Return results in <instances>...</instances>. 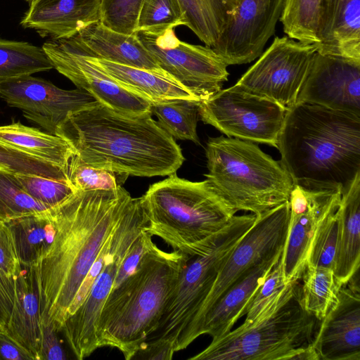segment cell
Returning a JSON list of instances; mask_svg holds the SVG:
<instances>
[{"label":"cell","instance_id":"cell-1","mask_svg":"<svg viewBox=\"0 0 360 360\" xmlns=\"http://www.w3.org/2000/svg\"><path fill=\"white\" fill-rule=\"evenodd\" d=\"M133 199L122 186L77 191L52 207L54 238L35 264L42 323L62 330L82 284Z\"/></svg>","mask_w":360,"mask_h":360},{"label":"cell","instance_id":"cell-2","mask_svg":"<svg viewBox=\"0 0 360 360\" xmlns=\"http://www.w3.org/2000/svg\"><path fill=\"white\" fill-rule=\"evenodd\" d=\"M55 135L86 165L129 175L176 173L185 158L152 113H124L99 102L68 115Z\"/></svg>","mask_w":360,"mask_h":360},{"label":"cell","instance_id":"cell-3","mask_svg":"<svg viewBox=\"0 0 360 360\" xmlns=\"http://www.w3.org/2000/svg\"><path fill=\"white\" fill-rule=\"evenodd\" d=\"M276 148L294 185L342 194L360 173V115L295 103L286 110Z\"/></svg>","mask_w":360,"mask_h":360},{"label":"cell","instance_id":"cell-4","mask_svg":"<svg viewBox=\"0 0 360 360\" xmlns=\"http://www.w3.org/2000/svg\"><path fill=\"white\" fill-rule=\"evenodd\" d=\"M189 258L179 251L165 252L153 243L134 271L110 292L98 321V348H117L131 360L158 330Z\"/></svg>","mask_w":360,"mask_h":360},{"label":"cell","instance_id":"cell-5","mask_svg":"<svg viewBox=\"0 0 360 360\" xmlns=\"http://www.w3.org/2000/svg\"><path fill=\"white\" fill-rule=\"evenodd\" d=\"M141 200L144 231L189 257L206 254L236 213L207 179L191 181L176 173L150 185Z\"/></svg>","mask_w":360,"mask_h":360},{"label":"cell","instance_id":"cell-6","mask_svg":"<svg viewBox=\"0 0 360 360\" xmlns=\"http://www.w3.org/2000/svg\"><path fill=\"white\" fill-rule=\"evenodd\" d=\"M205 154L207 180L236 212L248 211L259 217L289 200L294 186L289 174L254 142L211 138Z\"/></svg>","mask_w":360,"mask_h":360},{"label":"cell","instance_id":"cell-7","mask_svg":"<svg viewBox=\"0 0 360 360\" xmlns=\"http://www.w3.org/2000/svg\"><path fill=\"white\" fill-rule=\"evenodd\" d=\"M319 321L304 308L301 285L276 311L212 340L191 360H294L311 345Z\"/></svg>","mask_w":360,"mask_h":360},{"label":"cell","instance_id":"cell-8","mask_svg":"<svg viewBox=\"0 0 360 360\" xmlns=\"http://www.w3.org/2000/svg\"><path fill=\"white\" fill-rule=\"evenodd\" d=\"M255 219L253 214L234 215L206 254L190 257L167 303L158 330L148 340L169 339L174 348L207 297L223 264Z\"/></svg>","mask_w":360,"mask_h":360},{"label":"cell","instance_id":"cell-9","mask_svg":"<svg viewBox=\"0 0 360 360\" xmlns=\"http://www.w3.org/2000/svg\"><path fill=\"white\" fill-rule=\"evenodd\" d=\"M147 223L141 197L134 198L111 235L108 252L101 271L82 304L63 324L61 331L77 359L90 356L98 348L97 330L101 310L113 288L123 259Z\"/></svg>","mask_w":360,"mask_h":360},{"label":"cell","instance_id":"cell-10","mask_svg":"<svg viewBox=\"0 0 360 360\" xmlns=\"http://www.w3.org/2000/svg\"><path fill=\"white\" fill-rule=\"evenodd\" d=\"M289 219V201L256 217L252 226L221 267L207 297L175 344V352L188 347L187 340L193 330L205 314L233 284L256 265L283 251Z\"/></svg>","mask_w":360,"mask_h":360},{"label":"cell","instance_id":"cell-11","mask_svg":"<svg viewBox=\"0 0 360 360\" xmlns=\"http://www.w3.org/2000/svg\"><path fill=\"white\" fill-rule=\"evenodd\" d=\"M159 67L200 101L221 89L227 65L210 47L179 39L174 27L135 32Z\"/></svg>","mask_w":360,"mask_h":360},{"label":"cell","instance_id":"cell-12","mask_svg":"<svg viewBox=\"0 0 360 360\" xmlns=\"http://www.w3.org/2000/svg\"><path fill=\"white\" fill-rule=\"evenodd\" d=\"M286 109L236 84L199 104L202 121L228 137L277 146Z\"/></svg>","mask_w":360,"mask_h":360},{"label":"cell","instance_id":"cell-13","mask_svg":"<svg viewBox=\"0 0 360 360\" xmlns=\"http://www.w3.org/2000/svg\"><path fill=\"white\" fill-rule=\"evenodd\" d=\"M316 51L314 44L295 41L286 36L276 37L236 85L287 110L296 103Z\"/></svg>","mask_w":360,"mask_h":360},{"label":"cell","instance_id":"cell-14","mask_svg":"<svg viewBox=\"0 0 360 360\" xmlns=\"http://www.w3.org/2000/svg\"><path fill=\"white\" fill-rule=\"evenodd\" d=\"M0 97L48 133L55 134L69 114L96 103L93 96L79 89L65 90L51 82L23 75L0 82Z\"/></svg>","mask_w":360,"mask_h":360},{"label":"cell","instance_id":"cell-15","mask_svg":"<svg viewBox=\"0 0 360 360\" xmlns=\"http://www.w3.org/2000/svg\"><path fill=\"white\" fill-rule=\"evenodd\" d=\"M42 48L53 68L99 103L124 113H152L150 101L126 90L90 63L72 37L51 39Z\"/></svg>","mask_w":360,"mask_h":360},{"label":"cell","instance_id":"cell-16","mask_svg":"<svg viewBox=\"0 0 360 360\" xmlns=\"http://www.w3.org/2000/svg\"><path fill=\"white\" fill-rule=\"evenodd\" d=\"M283 0H237L233 15L213 50L227 65L249 63L274 34Z\"/></svg>","mask_w":360,"mask_h":360},{"label":"cell","instance_id":"cell-17","mask_svg":"<svg viewBox=\"0 0 360 360\" xmlns=\"http://www.w3.org/2000/svg\"><path fill=\"white\" fill-rule=\"evenodd\" d=\"M360 115V61L315 52L296 103Z\"/></svg>","mask_w":360,"mask_h":360},{"label":"cell","instance_id":"cell-18","mask_svg":"<svg viewBox=\"0 0 360 360\" xmlns=\"http://www.w3.org/2000/svg\"><path fill=\"white\" fill-rule=\"evenodd\" d=\"M341 197L340 192H313L294 185L288 200L290 219L281 255L287 283L301 279L319 223Z\"/></svg>","mask_w":360,"mask_h":360},{"label":"cell","instance_id":"cell-19","mask_svg":"<svg viewBox=\"0 0 360 360\" xmlns=\"http://www.w3.org/2000/svg\"><path fill=\"white\" fill-rule=\"evenodd\" d=\"M358 272L343 285L320 321L312 345L319 360H360V288Z\"/></svg>","mask_w":360,"mask_h":360},{"label":"cell","instance_id":"cell-20","mask_svg":"<svg viewBox=\"0 0 360 360\" xmlns=\"http://www.w3.org/2000/svg\"><path fill=\"white\" fill-rule=\"evenodd\" d=\"M283 251L262 261L233 284L205 314L187 340L188 346L199 336L207 334L212 340L231 330L259 288L278 262Z\"/></svg>","mask_w":360,"mask_h":360},{"label":"cell","instance_id":"cell-21","mask_svg":"<svg viewBox=\"0 0 360 360\" xmlns=\"http://www.w3.org/2000/svg\"><path fill=\"white\" fill-rule=\"evenodd\" d=\"M101 0H34L21 25L51 39L72 37L99 22Z\"/></svg>","mask_w":360,"mask_h":360},{"label":"cell","instance_id":"cell-22","mask_svg":"<svg viewBox=\"0 0 360 360\" xmlns=\"http://www.w3.org/2000/svg\"><path fill=\"white\" fill-rule=\"evenodd\" d=\"M14 284L13 304L5 332L34 360H40L41 304L36 265L20 263Z\"/></svg>","mask_w":360,"mask_h":360},{"label":"cell","instance_id":"cell-23","mask_svg":"<svg viewBox=\"0 0 360 360\" xmlns=\"http://www.w3.org/2000/svg\"><path fill=\"white\" fill-rule=\"evenodd\" d=\"M72 37L86 56L139 68L161 69L135 32L121 33L99 21Z\"/></svg>","mask_w":360,"mask_h":360},{"label":"cell","instance_id":"cell-24","mask_svg":"<svg viewBox=\"0 0 360 360\" xmlns=\"http://www.w3.org/2000/svg\"><path fill=\"white\" fill-rule=\"evenodd\" d=\"M314 44L321 54L360 61V0H326Z\"/></svg>","mask_w":360,"mask_h":360},{"label":"cell","instance_id":"cell-25","mask_svg":"<svg viewBox=\"0 0 360 360\" xmlns=\"http://www.w3.org/2000/svg\"><path fill=\"white\" fill-rule=\"evenodd\" d=\"M72 39L75 41L73 38ZM75 44L77 45L76 43ZM77 46L78 47L77 45ZM78 49L80 50L79 47ZM80 51L90 63L120 86L150 102L169 100L200 101L162 69L149 70L117 64L86 56L81 50Z\"/></svg>","mask_w":360,"mask_h":360},{"label":"cell","instance_id":"cell-26","mask_svg":"<svg viewBox=\"0 0 360 360\" xmlns=\"http://www.w3.org/2000/svg\"><path fill=\"white\" fill-rule=\"evenodd\" d=\"M360 264V173L342 194L340 229L334 274L341 287L359 271Z\"/></svg>","mask_w":360,"mask_h":360},{"label":"cell","instance_id":"cell-27","mask_svg":"<svg viewBox=\"0 0 360 360\" xmlns=\"http://www.w3.org/2000/svg\"><path fill=\"white\" fill-rule=\"evenodd\" d=\"M0 143L66 170L75 155L60 136L20 122L0 126Z\"/></svg>","mask_w":360,"mask_h":360},{"label":"cell","instance_id":"cell-28","mask_svg":"<svg viewBox=\"0 0 360 360\" xmlns=\"http://www.w3.org/2000/svg\"><path fill=\"white\" fill-rule=\"evenodd\" d=\"M20 263L36 264L48 250L55 235L52 208L6 222Z\"/></svg>","mask_w":360,"mask_h":360},{"label":"cell","instance_id":"cell-29","mask_svg":"<svg viewBox=\"0 0 360 360\" xmlns=\"http://www.w3.org/2000/svg\"><path fill=\"white\" fill-rule=\"evenodd\" d=\"M186 25L212 49L227 27L236 6L233 0H179Z\"/></svg>","mask_w":360,"mask_h":360},{"label":"cell","instance_id":"cell-30","mask_svg":"<svg viewBox=\"0 0 360 360\" xmlns=\"http://www.w3.org/2000/svg\"><path fill=\"white\" fill-rule=\"evenodd\" d=\"M300 285L299 281L285 282L281 257L250 301L242 325L249 326L273 314L295 294Z\"/></svg>","mask_w":360,"mask_h":360},{"label":"cell","instance_id":"cell-31","mask_svg":"<svg viewBox=\"0 0 360 360\" xmlns=\"http://www.w3.org/2000/svg\"><path fill=\"white\" fill-rule=\"evenodd\" d=\"M301 278L302 304L320 321L337 300L342 287L333 270L326 266L307 265Z\"/></svg>","mask_w":360,"mask_h":360},{"label":"cell","instance_id":"cell-32","mask_svg":"<svg viewBox=\"0 0 360 360\" xmlns=\"http://www.w3.org/2000/svg\"><path fill=\"white\" fill-rule=\"evenodd\" d=\"M53 68L42 47L25 41L0 39V82Z\"/></svg>","mask_w":360,"mask_h":360},{"label":"cell","instance_id":"cell-33","mask_svg":"<svg viewBox=\"0 0 360 360\" xmlns=\"http://www.w3.org/2000/svg\"><path fill=\"white\" fill-rule=\"evenodd\" d=\"M326 0H283L280 21L288 37L307 44L319 42Z\"/></svg>","mask_w":360,"mask_h":360},{"label":"cell","instance_id":"cell-34","mask_svg":"<svg viewBox=\"0 0 360 360\" xmlns=\"http://www.w3.org/2000/svg\"><path fill=\"white\" fill-rule=\"evenodd\" d=\"M200 101L169 100L151 102V112L159 126L174 139L199 144L197 122Z\"/></svg>","mask_w":360,"mask_h":360},{"label":"cell","instance_id":"cell-35","mask_svg":"<svg viewBox=\"0 0 360 360\" xmlns=\"http://www.w3.org/2000/svg\"><path fill=\"white\" fill-rule=\"evenodd\" d=\"M50 209L37 201L23 188L16 172L0 165V219L6 222Z\"/></svg>","mask_w":360,"mask_h":360},{"label":"cell","instance_id":"cell-36","mask_svg":"<svg viewBox=\"0 0 360 360\" xmlns=\"http://www.w3.org/2000/svg\"><path fill=\"white\" fill-rule=\"evenodd\" d=\"M334 203L319 223L310 248L307 265L330 268L334 271L340 229V204Z\"/></svg>","mask_w":360,"mask_h":360},{"label":"cell","instance_id":"cell-37","mask_svg":"<svg viewBox=\"0 0 360 360\" xmlns=\"http://www.w3.org/2000/svg\"><path fill=\"white\" fill-rule=\"evenodd\" d=\"M68 179L75 191L112 189L122 186L129 174L96 168L84 163L74 155L68 167Z\"/></svg>","mask_w":360,"mask_h":360},{"label":"cell","instance_id":"cell-38","mask_svg":"<svg viewBox=\"0 0 360 360\" xmlns=\"http://www.w3.org/2000/svg\"><path fill=\"white\" fill-rule=\"evenodd\" d=\"M186 25V17L179 0H143L136 30H154Z\"/></svg>","mask_w":360,"mask_h":360},{"label":"cell","instance_id":"cell-39","mask_svg":"<svg viewBox=\"0 0 360 360\" xmlns=\"http://www.w3.org/2000/svg\"><path fill=\"white\" fill-rule=\"evenodd\" d=\"M16 174L24 190L37 201L49 208L60 205L76 192L68 180L32 174Z\"/></svg>","mask_w":360,"mask_h":360},{"label":"cell","instance_id":"cell-40","mask_svg":"<svg viewBox=\"0 0 360 360\" xmlns=\"http://www.w3.org/2000/svg\"><path fill=\"white\" fill-rule=\"evenodd\" d=\"M0 165L19 174L68 180V170L65 169L41 160L1 143Z\"/></svg>","mask_w":360,"mask_h":360},{"label":"cell","instance_id":"cell-41","mask_svg":"<svg viewBox=\"0 0 360 360\" xmlns=\"http://www.w3.org/2000/svg\"><path fill=\"white\" fill-rule=\"evenodd\" d=\"M143 0H101L100 22L121 33L136 30L138 16Z\"/></svg>","mask_w":360,"mask_h":360},{"label":"cell","instance_id":"cell-42","mask_svg":"<svg viewBox=\"0 0 360 360\" xmlns=\"http://www.w3.org/2000/svg\"><path fill=\"white\" fill-rule=\"evenodd\" d=\"M153 243L152 236L143 230L131 245L123 259L117 271L112 288L119 285L134 271L145 253Z\"/></svg>","mask_w":360,"mask_h":360},{"label":"cell","instance_id":"cell-43","mask_svg":"<svg viewBox=\"0 0 360 360\" xmlns=\"http://www.w3.org/2000/svg\"><path fill=\"white\" fill-rule=\"evenodd\" d=\"M19 266L11 231L6 223L0 219V271L14 279Z\"/></svg>","mask_w":360,"mask_h":360},{"label":"cell","instance_id":"cell-44","mask_svg":"<svg viewBox=\"0 0 360 360\" xmlns=\"http://www.w3.org/2000/svg\"><path fill=\"white\" fill-rule=\"evenodd\" d=\"M174 352L169 339L156 338L143 342L131 359L170 360Z\"/></svg>","mask_w":360,"mask_h":360},{"label":"cell","instance_id":"cell-45","mask_svg":"<svg viewBox=\"0 0 360 360\" xmlns=\"http://www.w3.org/2000/svg\"><path fill=\"white\" fill-rule=\"evenodd\" d=\"M56 329L49 324L41 323L40 360H63L66 354L58 337Z\"/></svg>","mask_w":360,"mask_h":360},{"label":"cell","instance_id":"cell-46","mask_svg":"<svg viewBox=\"0 0 360 360\" xmlns=\"http://www.w3.org/2000/svg\"><path fill=\"white\" fill-rule=\"evenodd\" d=\"M14 279L0 271V330H6L14 300Z\"/></svg>","mask_w":360,"mask_h":360},{"label":"cell","instance_id":"cell-47","mask_svg":"<svg viewBox=\"0 0 360 360\" xmlns=\"http://www.w3.org/2000/svg\"><path fill=\"white\" fill-rule=\"evenodd\" d=\"M0 359L34 360L25 348L4 330H0Z\"/></svg>","mask_w":360,"mask_h":360},{"label":"cell","instance_id":"cell-48","mask_svg":"<svg viewBox=\"0 0 360 360\" xmlns=\"http://www.w3.org/2000/svg\"><path fill=\"white\" fill-rule=\"evenodd\" d=\"M25 1H28V2H30V3H31L32 1H34V0H25Z\"/></svg>","mask_w":360,"mask_h":360},{"label":"cell","instance_id":"cell-49","mask_svg":"<svg viewBox=\"0 0 360 360\" xmlns=\"http://www.w3.org/2000/svg\"><path fill=\"white\" fill-rule=\"evenodd\" d=\"M233 1H235L236 2L237 0H233Z\"/></svg>","mask_w":360,"mask_h":360}]
</instances>
